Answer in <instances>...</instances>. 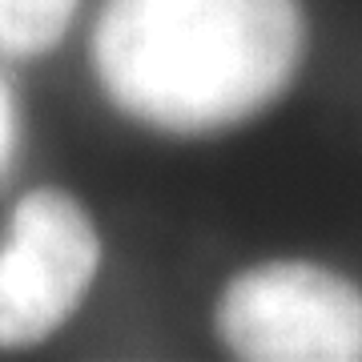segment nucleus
Wrapping results in <instances>:
<instances>
[{
	"label": "nucleus",
	"mask_w": 362,
	"mask_h": 362,
	"mask_svg": "<svg viewBox=\"0 0 362 362\" xmlns=\"http://www.w3.org/2000/svg\"><path fill=\"white\" fill-rule=\"evenodd\" d=\"M298 0H109L93 65L125 117L214 133L262 113L302 61Z\"/></svg>",
	"instance_id": "nucleus-1"
},
{
	"label": "nucleus",
	"mask_w": 362,
	"mask_h": 362,
	"mask_svg": "<svg viewBox=\"0 0 362 362\" xmlns=\"http://www.w3.org/2000/svg\"><path fill=\"white\" fill-rule=\"evenodd\" d=\"M218 334L250 362H358L362 290L310 262H266L226 286Z\"/></svg>",
	"instance_id": "nucleus-2"
},
{
	"label": "nucleus",
	"mask_w": 362,
	"mask_h": 362,
	"mask_svg": "<svg viewBox=\"0 0 362 362\" xmlns=\"http://www.w3.org/2000/svg\"><path fill=\"white\" fill-rule=\"evenodd\" d=\"M101 266L89 214L57 189L28 194L0 242V350L49 338Z\"/></svg>",
	"instance_id": "nucleus-3"
},
{
	"label": "nucleus",
	"mask_w": 362,
	"mask_h": 362,
	"mask_svg": "<svg viewBox=\"0 0 362 362\" xmlns=\"http://www.w3.org/2000/svg\"><path fill=\"white\" fill-rule=\"evenodd\" d=\"M81 0H0V57H40L73 25Z\"/></svg>",
	"instance_id": "nucleus-4"
},
{
	"label": "nucleus",
	"mask_w": 362,
	"mask_h": 362,
	"mask_svg": "<svg viewBox=\"0 0 362 362\" xmlns=\"http://www.w3.org/2000/svg\"><path fill=\"white\" fill-rule=\"evenodd\" d=\"M13 149H16V105L8 85L0 81V177L13 165Z\"/></svg>",
	"instance_id": "nucleus-5"
}]
</instances>
